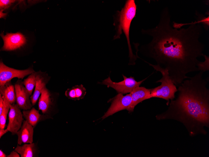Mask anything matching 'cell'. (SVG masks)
Listing matches in <instances>:
<instances>
[{
    "label": "cell",
    "mask_w": 209,
    "mask_h": 157,
    "mask_svg": "<svg viewBox=\"0 0 209 157\" xmlns=\"http://www.w3.org/2000/svg\"><path fill=\"white\" fill-rule=\"evenodd\" d=\"M171 17L166 7L161 11L159 22L155 27L142 29V34L152 39L149 43L142 45L139 50L167 70L174 84L179 86L189 78L187 74L199 71L197 66L200 61L198 58L205 55L203 52L205 45L199 40L203 28L195 21L187 28H173Z\"/></svg>",
    "instance_id": "6da1fadb"
},
{
    "label": "cell",
    "mask_w": 209,
    "mask_h": 157,
    "mask_svg": "<svg viewBox=\"0 0 209 157\" xmlns=\"http://www.w3.org/2000/svg\"><path fill=\"white\" fill-rule=\"evenodd\" d=\"M200 71L178 86V94L171 101L167 110L156 116L158 120L172 119L182 123L191 136L205 135L209 127V77L204 78Z\"/></svg>",
    "instance_id": "7a4b0ae2"
},
{
    "label": "cell",
    "mask_w": 209,
    "mask_h": 157,
    "mask_svg": "<svg viewBox=\"0 0 209 157\" xmlns=\"http://www.w3.org/2000/svg\"><path fill=\"white\" fill-rule=\"evenodd\" d=\"M137 6L134 0H126L125 5L120 11H117L113 16V24L116 30L113 39H120L121 34L123 33L126 38L129 49V64L134 65L138 55L133 54L130 44V31L131 24L135 17Z\"/></svg>",
    "instance_id": "3957f363"
},
{
    "label": "cell",
    "mask_w": 209,
    "mask_h": 157,
    "mask_svg": "<svg viewBox=\"0 0 209 157\" xmlns=\"http://www.w3.org/2000/svg\"><path fill=\"white\" fill-rule=\"evenodd\" d=\"M145 62L156 71L160 72L162 75L161 79L156 81V82H161V85L151 89V97H157L165 99L167 101L166 104L168 105L169 100H173L175 97V94L178 91L176 86L171 79L167 70L157 65H154Z\"/></svg>",
    "instance_id": "277c9868"
},
{
    "label": "cell",
    "mask_w": 209,
    "mask_h": 157,
    "mask_svg": "<svg viewBox=\"0 0 209 157\" xmlns=\"http://www.w3.org/2000/svg\"><path fill=\"white\" fill-rule=\"evenodd\" d=\"M124 80L118 82H113L110 76L103 81L102 84L106 85L108 87H111L118 93L123 94L130 93L135 88L139 86L146 78L141 81H137L134 77H127L122 75Z\"/></svg>",
    "instance_id": "5b68a950"
},
{
    "label": "cell",
    "mask_w": 209,
    "mask_h": 157,
    "mask_svg": "<svg viewBox=\"0 0 209 157\" xmlns=\"http://www.w3.org/2000/svg\"><path fill=\"white\" fill-rule=\"evenodd\" d=\"M35 71L32 68L23 70H19L9 67L1 61L0 62V86L10 81L14 78L23 79Z\"/></svg>",
    "instance_id": "8992f818"
},
{
    "label": "cell",
    "mask_w": 209,
    "mask_h": 157,
    "mask_svg": "<svg viewBox=\"0 0 209 157\" xmlns=\"http://www.w3.org/2000/svg\"><path fill=\"white\" fill-rule=\"evenodd\" d=\"M110 101L111 105L102 117L103 120L119 111L127 109L131 102V95L130 93L125 96L119 93Z\"/></svg>",
    "instance_id": "52a82bcc"
},
{
    "label": "cell",
    "mask_w": 209,
    "mask_h": 157,
    "mask_svg": "<svg viewBox=\"0 0 209 157\" xmlns=\"http://www.w3.org/2000/svg\"><path fill=\"white\" fill-rule=\"evenodd\" d=\"M3 41L4 44L1 48L2 51H10L20 48L26 42L25 37L21 33H8L4 35L3 33L0 34Z\"/></svg>",
    "instance_id": "ba28073f"
},
{
    "label": "cell",
    "mask_w": 209,
    "mask_h": 157,
    "mask_svg": "<svg viewBox=\"0 0 209 157\" xmlns=\"http://www.w3.org/2000/svg\"><path fill=\"white\" fill-rule=\"evenodd\" d=\"M8 117L7 129L12 135H15L20 129L24 121L23 113L17 104H11Z\"/></svg>",
    "instance_id": "9c48e42d"
},
{
    "label": "cell",
    "mask_w": 209,
    "mask_h": 157,
    "mask_svg": "<svg viewBox=\"0 0 209 157\" xmlns=\"http://www.w3.org/2000/svg\"><path fill=\"white\" fill-rule=\"evenodd\" d=\"M38 99L39 110L43 114L52 118L55 102L53 94L46 86L43 89Z\"/></svg>",
    "instance_id": "30bf717a"
},
{
    "label": "cell",
    "mask_w": 209,
    "mask_h": 157,
    "mask_svg": "<svg viewBox=\"0 0 209 157\" xmlns=\"http://www.w3.org/2000/svg\"><path fill=\"white\" fill-rule=\"evenodd\" d=\"M14 86L17 104L20 109L23 110L31 109L33 106L30 100V95L24 86L23 81L18 80Z\"/></svg>",
    "instance_id": "8fae6325"
},
{
    "label": "cell",
    "mask_w": 209,
    "mask_h": 157,
    "mask_svg": "<svg viewBox=\"0 0 209 157\" xmlns=\"http://www.w3.org/2000/svg\"><path fill=\"white\" fill-rule=\"evenodd\" d=\"M151 89L144 87H137L130 93L131 95V102L126 109L129 113L132 112L136 105L146 99L151 98Z\"/></svg>",
    "instance_id": "7c38bea8"
},
{
    "label": "cell",
    "mask_w": 209,
    "mask_h": 157,
    "mask_svg": "<svg viewBox=\"0 0 209 157\" xmlns=\"http://www.w3.org/2000/svg\"><path fill=\"white\" fill-rule=\"evenodd\" d=\"M33 128L26 120H24L20 129L16 133L18 137V144L33 142Z\"/></svg>",
    "instance_id": "4fadbf2b"
},
{
    "label": "cell",
    "mask_w": 209,
    "mask_h": 157,
    "mask_svg": "<svg viewBox=\"0 0 209 157\" xmlns=\"http://www.w3.org/2000/svg\"><path fill=\"white\" fill-rule=\"evenodd\" d=\"M23 118L34 128L39 122L50 118L43 114H41L34 107L29 110H23L22 112Z\"/></svg>",
    "instance_id": "5bb4252c"
},
{
    "label": "cell",
    "mask_w": 209,
    "mask_h": 157,
    "mask_svg": "<svg viewBox=\"0 0 209 157\" xmlns=\"http://www.w3.org/2000/svg\"><path fill=\"white\" fill-rule=\"evenodd\" d=\"M50 77L47 73L43 72L37 81L33 94L30 97V100L32 105H35L41 94L43 88L49 81Z\"/></svg>",
    "instance_id": "9a60e30c"
},
{
    "label": "cell",
    "mask_w": 209,
    "mask_h": 157,
    "mask_svg": "<svg viewBox=\"0 0 209 157\" xmlns=\"http://www.w3.org/2000/svg\"><path fill=\"white\" fill-rule=\"evenodd\" d=\"M14 150L21 157H38L39 152L37 144L33 143H25L22 145L18 144Z\"/></svg>",
    "instance_id": "2e32d148"
},
{
    "label": "cell",
    "mask_w": 209,
    "mask_h": 157,
    "mask_svg": "<svg viewBox=\"0 0 209 157\" xmlns=\"http://www.w3.org/2000/svg\"><path fill=\"white\" fill-rule=\"evenodd\" d=\"M0 94L11 104L15 103L16 101L14 86L11 84L10 81L0 86Z\"/></svg>",
    "instance_id": "e0dca14e"
},
{
    "label": "cell",
    "mask_w": 209,
    "mask_h": 157,
    "mask_svg": "<svg viewBox=\"0 0 209 157\" xmlns=\"http://www.w3.org/2000/svg\"><path fill=\"white\" fill-rule=\"evenodd\" d=\"M43 72L40 71H34L29 75L23 81V84L30 96L32 95L37 81Z\"/></svg>",
    "instance_id": "ac0fdd59"
},
{
    "label": "cell",
    "mask_w": 209,
    "mask_h": 157,
    "mask_svg": "<svg viewBox=\"0 0 209 157\" xmlns=\"http://www.w3.org/2000/svg\"><path fill=\"white\" fill-rule=\"evenodd\" d=\"M3 98V106L2 113L0 114V128L1 129H4L5 128L7 116L8 114L11 104L4 97Z\"/></svg>",
    "instance_id": "d6986e66"
},
{
    "label": "cell",
    "mask_w": 209,
    "mask_h": 157,
    "mask_svg": "<svg viewBox=\"0 0 209 157\" xmlns=\"http://www.w3.org/2000/svg\"><path fill=\"white\" fill-rule=\"evenodd\" d=\"M196 14L197 16V21L199 24H201L203 28L207 30L209 28V17H206L203 14H199L197 12H196Z\"/></svg>",
    "instance_id": "ffe728a7"
},
{
    "label": "cell",
    "mask_w": 209,
    "mask_h": 157,
    "mask_svg": "<svg viewBox=\"0 0 209 157\" xmlns=\"http://www.w3.org/2000/svg\"><path fill=\"white\" fill-rule=\"evenodd\" d=\"M76 92L77 100L84 98L86 94V91L85 88L82 84L77 85L74 86Z\"/></svg>",
    "instance_id": "44dd1931"
},
{
    "label": "cell",
    "mask_w": 209,
    "mask_h": 157,
    "mask_svg": "<svg viewBox=\"0 0 209 157\" xmlns=\"http://www.w3.org/2000/svg\"><path fill=\"white\" fill-rule=\"evenodd\" d=\"M204 57L205 59V61L203 62L200 61L197 67L200 71H202L204 72L209 70V57L205 55Z\"/></svg>",
    "instance_id": "7402d4cb"
},
{
    "label": "cell",
    "mask_w": 209,
    "mask_h": 157,
    "mask_svg": "<svg viewBox=\"0 0 209 157\" xmlns=\"http://www.w3.org/2000/svg\"><path fill=\"white\" fill-rule=\"evenodd\" d=\"M65 95L69 99L75 101L77 100L76 92L74 86L71 88L68 89L65 92Z\"/></svg>",
    "instance_id": "603a6c76"
},
{
    "label": "cell",
    "mask_w": 209,
    "mask_h": 157,
    "mask_svg": "<svg viewBox=\"0 0 209 157\" xmlns=\"http://www.w3.org/2000/svg\"><path fill=\"white\" fill-rule=\"evenodd\" d=\"M15 0H0V7L1 10L7 9L13 3L15 2Z\"/></svg>",
    "instance_id": "cb8c5ba5"
},
{
    "label": "cell",
    "mask_w": 209,
    "mask_h": 157,
    "mask_svg": "<svg viewBox=\"0 0 209 157\" xmlns=\"http://www.w3.org/2000/svg\"><path fill=\"white\" fill-rule=\"evenodd\" d=\"M20 154L15 150L12 151L7 157H20Z\"/></svg>",
    "instance_id": "d4e9b609"
},
{
    "label": "cell",
    "mask_w": 209,
    "mask_h": 157,
    "mask_svg": "<svg viewBox=\"0 0 209 157\" xmlns=\"http://www.w3.org/2000/svg\"><path fill=\"white\" fill-rule=\"evenodd\" d=\"M3 106V98L2 95L0 94V114L2 113Z\"/></svg>",
    "instance_id": "484cf974"
},
{
    "label": "cell",
    "mask_w": 209,
    "mask_h": 157,
    "mask_svg": "<svg viewBox=\"0 0 209 157\" xmlns=\"http://www.w3.org/2000/svg\"><path fill=\"white\" fill-rule=\"evenodd\" d=\"M8 131L7 128L6 129L0 128V138L1 139V137L3 135L5 134Z\"/></svg>",
    "instance_id": "4316f807"
},
{
    "label": "cell",
    "mask_w": 209,
    "mask_h": 157,
    "mask_svg": "<svg viewBox=\"0 0 209 157\" xmlns=\"http://www.w3.org/2000/svg\"><path fill=\"white\" fill-rule=\"evenodd\" d=\"M0 157H6L7 155L1 150H0Z\"/></svg>",
    "instance_id": "83f0119b"
},
{
    "label": "cell",
    "mask_w": 209,
    "mask_h": 157,
    "mask_svg": "<svg viewBox=\"0 0 209 157\" xmlns=\"http://www.w3.org/2000/svg\"><path fill=\"white\" fill-rule=\"evenodd\" d=\"M3 10L0 11V18H3L6 15V13H4L3 12Z\"/></svg>",
    "instance_id": "f1b7e54d"
}]
</instances>
